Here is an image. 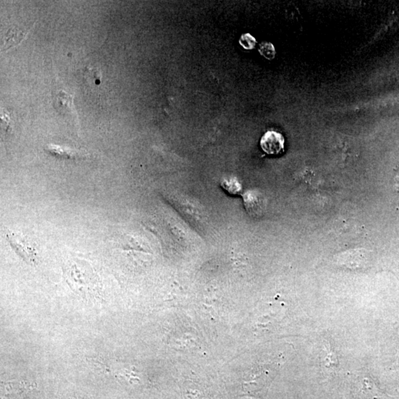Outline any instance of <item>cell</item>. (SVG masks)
<instances>
[{
	"mask_svg": "<svg viewBox=\"0 0 399 399\" xmlns=\"http://www.w3.org/2000/svg\"><path fill=\"white\" fill-rule=\"evenodd\" d=\"M398 173H397V178H396V191L399 195V169H398Z\"/></svg>",
	"mask_w": 399,
	"mask_h": 399,
	"instance_id": "obj_10",
	"label": "cell"
},
{
	"mask_svg": "<svg viewBox=\"0 0 399 399\" xmlns=\"http://www.w3.org/2000/svg\"><path fill=\"white\" fill-rule=\"evenodd\" d=\"M245 207L248 213L253 218L264 216L267 207V200L264 194L258 191L250 190L244 195Z\"/></svg>",
	"mask_w": 399,
	"mask_h": 399,
	"instance_id": "obj_2",
	"label": "cell"
},
{
	"mask_svg": "<svg viewBox=\"0 0 399 399\" xmlns=\"http://www.w3.org/2000/svg\"><path fill=\"white\" fill-rule=\"evenodd\" d=\"M24 37V35L23 34V33L21 31H17L16 29H15L13 31L10 30V32H7L5 36L4 50L10 48L16 44H19Z\"/></svg>",
	"mask_w": 399,
	"mask_h": 399,
	"instance_id": "obj_7",
	"label": "cell"
},
{
	"mask_svg": "<svg viewBox=\"0 0 399 399\" xmlns=\"http://www.w3.org/2000/svg\"><path fill=\"white\" fill-rule=\"evenodd\" d=\"M223 189H226L232 195H238L242 191V185L239 180L234 177H228L224 179L221 183Z\"/></svg>",
	"mask_w": 399,
	"mask_h": 399,
	"instance_id": "obj_6",
	"label": "cell"
},
{
	"mask_svg": "<svg viewBox=\"0 0 399 399\" xmlns=\"http://www.w3.org/2000/svg\"><path fill=\"white\" fill-rule=\"evenodd\" d=\"M240 44L246 50H252L255 48L257 44L256 39L250 33H244L241 36L239 41Z\"/></svg>",
	"mask_w": 399,
	"mask_h": 399,
	"instance_id": "obj_9",
	"label": "cell"
},
{
	"mask_svg": "<svg viewBox=\"0 0 399 399\" xmlns=\"http://www.w3.org/2000/svg\"><path fill=\"white\" fill-rule=\"evenodd\" d=\"M259 52L263 56L268 60H271L275 57L276 50L271 43L269 42H263L260 46Z\"/></svg>",
	"mask_w": 399,
	"mask_h": 399,
	"instance_id": "obj_8",
	"label": "cell"
},
{
	"mask_svg": "<svg viewBox=\"0 0 399 399\" xmlns=\"http://www.w3.org/2000/svg\"><path fill=\"white\" fill-rule=\"evenodd\" d=\"M368 261V252L363 249L348 251L338 255L336 258V262L339 265L351 270L366 268Z\"/></svg>",
	"mask_w": 399,
	"mask_h": 399,
	"instance_id": "obj_1",
	"label": "cell"
},
{
	"mask_svg": "<svg viewBox=\"0 0 399 399\" xmlns=\"http://www.w3.org/2000/svg\"><path fill=\"white\" fill-rule=\"evenodd\" d=\"M47 150L52 155L63 158L76 159L85 157V152L78 149L58 146V145L50 144L47 146Z\"/></svg>",
	"mask_w": 399,
	"mask_h": 399,
	"instance_id": "obj_5",
	"label": "cell"
},
{
	"mask_svg": "<svg viewBox=\"0 0 399 399\" xmlns=\"http://www.w3.org/2000/svg\"><path fill=\"white\" fill-rule=\"evenodd\" d=\"M5 235L9 242L18 253L20 254L24 259L33 261L35 258L34 249L25 238L22 235L12 233L9 231Z\"/></svg>",
	"mask_w": 399,
	"mask_h": 399,
	"instance_id": "obj_4",
	"label": "cell"
},
{
	"mask_svg": "<svg viewBox=\"0 0 399 399\" xmlns=\"http://www.w3.org/2000/svg\"><path fill=\"white\" fill-rule=\"evenodd\" d=\"M285 138L281 133L276 131H267L263 135L261 146L268 155H278L284 151Z\"/></svg>",
	"mask_w": 399,
	"mask_h": 399,
	"instance_id": "obj_3",
	"label": "cell"
}]
</instances>
